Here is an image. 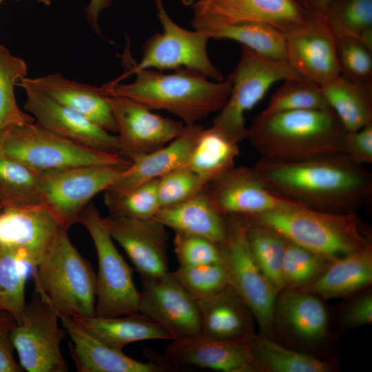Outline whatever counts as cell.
<instances>
[{
  "label": "cell",
  "mask_w": 372,
  "mask_h": 372,
  "mask_svg": "<svg viewBox=\"0 0 372 372\" xmlns=\"http://www.w3.org/2000/svg\"><path fill=\"white\" fill-rule=\"evenodd\" d=\"M112 0H90L85 9L87 20L92 29L99 36L101 31L99 25V17L101 12L109 6Z\"/></svg>",
  "instance_id": "obj_49"
},
{
  "label": "cell",
  "mask_w": 372,
  "mask_h": 372,
  "mask_svg": "<svg viewBox=\"0 0 372 372\" xmlns=\"http://www.w3.org/2000/svg\"><path fill=\"white\" fill-rule=\"evenodd\" d=\"M62 228L42 205L4 207L0 211V243L14 249L32 269L52 249Z\"/></svg>",
  "instance_id": "obj_16"
},
{
  "label": "cell",
  "mask_w": 372,
  "mask_h": 372,
  "mask_svg": "<svg viewBox=\"0 0 372 372\" xmlns=\"http://www.w3.org/2000/svg\"><path fill=\"white\" fill-rule=\"evenodd\" d=\"M203 129L196 123L185 125L183 132L171 142L132 161L106 190L125 192L174 169L186 167Z\"/></svg>",
  "instance_id": "obj_23"
},
{
  "label": "cell",
  "mask_w": 372,
  "mask_h": 372,
  "mask_svg": "<svg viewBox=\"0 0 372 372\" xmlns=\"http://www.w3.org/2000/svg\"><path fill=\"white\" fill-rule=\"evenodd\" d=\"M106 96L116 125L120 154L131 162L165 146L184 129L181 122L154 114L133 99Z\"/></svg>",
  "instance_id": "obj_14"
},
{
  "label": "cell",
  "mask_w": 372,
  "mask_h": 372,
  "mask_svg": "<svg viewBox=\"0 0 372 372\" xmlns=\"http://www.w3.org/2000/svg\"><path fill=\"white\" fill-rule=\"evenodd\" d=\"M330 262L320 255L287 240L282 269L284 289H298L311 284Z\"/></svg>",
  "instance_id": "obj_40"
},
{
  "label": "cell",
  "mask_w": 372,
  "mask_h": 372,
  "mask_svg": "<svg viewBox=\"0 0 372 372\" xmlns=\"http://www.w3.org/2000/svg\"><path fill=\"white\" fill-rule=\"evenodd\" d=\"M345 154L357 164L372 163V123L357 131L347 132Z\"/></svg>",
  "instance_id": "obj_47"
},
{
  "label": "cell",
  "mask_w": 372,
  "mask_h": 372,
  "mask_svg": "<svg viewBox=\"0 0 372 372\" xmlns=\"http://www.w3.org/2000/svg\"><path fill=\"white\" fill-rule=\"evenodd\" d=\"M285 36L286 61L300 76L323 85L340 75L337 39L323 14Z\"/></svg>",
  "instance_id": "obj_18"
},
{
  "label": "cell",
  "mask_w": 372,
  "mask_h": 372,
  "mask_svg": "<svg viewBox=\"0 0 372 372\" xmlns=\"http://www.w3.org/2000/svg\"><path fill=\"white\" fill-rule=\"evenodd\" d=\"M276 298L273 327L276 325L293 339L307 344L324 340L329 317L316 295L298 289H283Z\"/></svg>",
  "instance_id": "obj_24"
},
{
  "label": "cell",
  "mask_w": 372,
  "mask_h": 372,
  "mask_svg": "<svg viewBox=\"0 0 372 372\" xmlns=\"http://www.w3.org/2000/svg\"><path fill=\"white\" fill-rule=\"evenodd\" d=\"M172 274L195 300L210 296L229 285L227 271L222 262L194 266L180 265Z\"/></svg>",
  "instance_id": "obj_42"
},
{
  "label": "cell",
  "mask_w": 372,
  "mask_h": 372,
  "mask_svg": "<svg viewBox=\"0 0 372 372\" xmlns=\"http://www.w3.org/2000/svg\"><path fill=\"white\" fill-rule=\"evenodd\" d=\"M153 218L175 233L204 237L218 245L227 234L226 217L211 202L207 187L182 203L161 207Z\"/></svg>",
  "instance_id": "obj_27"
},
{
  "label": "cell",
  "mask_w": 372,
  "mask_h": 372,
  "mask_svg": "<svg viewBox=\"0 0 372 372\" xmlns=\"http://www.w3.org/2000/svg\"><path fill=\"white\" fill-rule=\"evenodd\" d=\"M154 3L163 32L150 37L144 44L141 61L111 83H118L142 70L163 72L180 68L194 70L216 81L223 80V75L208 56V34L178 25L168 14L163 0H154Z\"/></svg>",
  "instance_id": "obj_9"
},
{
  "label": "cell",
  "mask_w": 372,
  "mask_h": 372,
  "mask_svg": "<svg viewBox=\"0 0 372 372\" xmlns=\"http://www.w3.org/2000/svg\"><path fill=\"white\" fill-rule=\"evenodd\" d=\"M194 30L240 23L271 25L284 34L306 23L313 16L296 0H196L191 6Z\"/></svg>",
  "instance_id": "obj_13"
},
{
  "label": "cell",
  "mask_w": 372,
  "mask_h": 372,
  "mask_svg": "<svg viewBox=\"0 0 372 372\" xmlns=\"http://www.w3.org/2000/svg\"><path fill=\"white\" fill-rule=\"evenodd\" d=\"M196 301L201 335L218 340H241L255 333L252 313L229 285Z\"/></svg>",
  "instance_id": "obj_26"
},
{
  "label": "cell",
  "mask_w": 372,
  "mask_h": 372,
  "mask_svg": "<svg viewBox=\"0 0 372 372\" xmlns=\"http://www.w3.org/2000/svg\"><path fill=\"white\" fill-rule=\"evenodd\" d=\"M0 158L19 162L39 171L88 165L131 164L120 154L77 143L34 122L12 125L0 131Z\"/></svg>",
  "instance_id": "obj_6"
},
{
  "label": "cell",
  "mask_w": 372,
  "mask_h": 372,
  "mask_svg": "<svg viewBox=\"0 0 372 372\" xmlns=\"http://www.w3.org/2000/svg\"><path fill=\"white\" fill-rule=\"evenodd\" d=\"M343 321L348 327L355 328L372 322V293L366 291L358 297L347 309Z\"/></svg>",
  "instance_id": "obj_48"
},
{
  "label": "cell",
  "mask_w": 372,
  "mask_h": 372,
  "mask_svg": "<svg viewBox=\"0 0 372 372\" xmlns=\"http://www.w3.org/2000/svg\"><path fill=\"white\" fill-rule=\"evenodd\" d=\"M62 228L50 252L32 269L40 289L60 316L95 315L96 275L91 264L71 242Z\"/></svg>",
  "instance_id": "obj_5"
},
{
  "label": "cell",
  "mask_w": 372,
  "mask_h": 372,
  "mask_svg": "<svg viewBox=\"0 0 372 372\" xmlns=\"http://www.w3.org/2000/svg\"><path fill=\"white\" fill-rule=\"evenodd\" d=\"M247 342L258 371L330 372L335 369L332 362L288 349L260 333H254Z\"/></svg>",
  "instance_id": "obj_31"
},
{
  "label": "cell",
  "mask_w": 372,
  "mask_h": 372,
  "mask_svg": "<svg viewBox=\"0 0 372 372\" xmlns=\"http://www.w3.org/2000/svg\"><path fill=\"white\" fill-rule=\"evenodd\" d=\"M323 15L336 39L372 32V0H331Z\"/></svg>",
  "instance_id": "obj_38"
},
{
  "label": "cell",
  "mask_w": 372,
  "mask_h": 372,
  "mask_svg": "<svg viewBox=\"0 0 372 372\" xmlns=\"http://www.w3.org/2000/svg\"><path fill=\"white\" fill-rule=\"evenodd\" d=\"M372 282V245L331 261L320 277L298 290L324 299L353 294Z\"/></svg>",
  "instance_id": "obj_28"
},
{
  "label": "cell",
  "mask_w": 372,
  "mask_h": 372,
  "mask_svg": "<svg viewBox=\"0 0 372 372\" xmlns=\"http://www.w3.org/2000/svg\"><path fill=\"white\" fill-rule=\"evenodd\" d=\"M103 222L112 238L123 249L141 277L169 271L167 254L169 234L154 218H134L110 215Z\"/></svg>",
  "instance_id": "obj_19"
},
{
  "label": "cell",
  "mask_w": 372,
  "mask_h": 372,
  "mask_svg": "<svg viewBox=\"0 0 372 372\" xmlns=\"http://www.w3.org/2000/svg\"><path fill=\"white\" fill-rule=\"evenodd\" d=\"M239 153L238 143L212 127L204 128L190 153L185 167L209 184L234 166Z\"/></svg>",
  "instance_id": "obj_32"
},
{
  "label": "cell",
  "mask_w": 372,
  "mask_h": 372,
  "mask_svg": "<svg viewBox=\"0 0 372 372\" xmlns=\"http://www.w3.org/2000/svg\"><path fill=\"white\" fill-rule=\"evenodd\" d=\"M18 322L11 314L0 311V372H21L14 356L12 333Z\"/></svg>",
  "instance_id": "obj_46"
},
{
  "label": "cell",
  "mask_w": 372,
  "mask_h": 372,
  "mask_svg": "<svg viewBox=\"0 0 372 372\" xmlns=\"http://www.w3.org/2000/svg\"><path fill=\"white\" fill-rule=\"evenodd\" d=\"M92 336L118 350L128 344L149 340H172L160 325L140 313L116 317L93 316L73 318Z\"/></svg>",
  "instance_id": "obj_29"
},
{
  "label": "cell",
  "mask_w": 372,
  "mask_h": 372,
  "mask_svg": "<svg viewBox=\"0 0 372 372\" xmlns=\"http://www.w3.org/2000/svg\"><path fill=\"white\" fill-rule=\"evenodd\" d=\"M243 217L247 222V239L251 254L278 295L284 289L282 269L287 240L273 229Z\"/></svg>",
  "instance_id": "obj_33"
},
{
  "label": "cell",
  "mask_w": 372,
  "mask_h": 372,
  "mask_svg": "<svg viewBox=\"0 0 372 372\" xmlns=\"http://www.w3.org/2000/svg\"><path fill=\"white\" fill-rule=\"evenodd\" d=\"M227 78L231 92L211 127L239 144L248 136L245 114L262 100L271 86L278 81L302 77L286 61L264 56L242 45L240 59Z\"/></svg>",
  "instance_id": "obj_7"
},
{
  "label": "cell",
  "mask_w": 372,
  "mask_h": 372,
  "mask_svg": "<svg viewBox=\"0 0 372 372\" xmlns=\"http://www.w3.org/2000/svg\"><path fill=\"white\" fill-rule=\"evenodd\" d=\"M245 217L273 229L289 241L330 262L371 245L369 230L357 212L322 211L293 202Z\"/></svg>",
  "instance_id": "obj_4"
},
{
  "label": "cell",
  "mask_w": 372,
  "mask_h": 372,
  "mask_svg": "<svg viewBox=\"0 0 372 372\" xmlns=\"http://www.w3.org/2000/svg\"><path fill=\"white\" fill-rule=\"evenodd\" d=\"M347 131L331 109L258 114L248 127L260 158L296 161L345 154Z\"/></svg>",
  "instance_id": "obj_2"
},
{
  "label": "cell",
  "mask_w": 372,
  "mask_h": 372,
  "mask_svg": "<svg viewBox=\"0 0 372 372\" xmlns=\"http://www.w3.org/2000/svg\"><path fill=\"white\" fill-rule=\"evenodd\" d=\"M104 202L110 215L134 218H153L161 208L157 179L123 193L105 191Z\"/></svg>",
  "instance_id": "obj_41"
},
{
  "label": "cell",
  "mask_w": 372,
  "mask_h": 372,
  "mask_svg": "<svg viewBox=\"0 0 372 372\" xmlns=\"http://www.w3.org/2000/svg\"><path fill=\"white\" fill-rule=\"evenodd\" d=\"M207 185L185 167L169 172L157 179L160 206L164 207L182 203L201 192Z\"/></svg>",
  "instance_id": "obj_43"
},
{
  "label": "cell",
  "mask_w": 372,
  "mask_h": 372,
  "mask_svg": "<svg viewBox=\"0 0 372 372\" xmlns=\"http://www.w3.org/2000/svg\"><path fill=\"white\" fill-rule=\"evenodd\" d=\"M196 0H181L183 5L185 6H191Z\"/></svg>",
  "instance_id": "obj_51"
},
{
  "label": "cell",
  "mask_w": 372,
  "mask_h": 372,
  "mask_svg": "<svg viewBox=\"0 0 372 372\" xmlns=\"http://www.w3.org/2000/svg\"><path fill=\"white\" fill-rule=\"evenodd\" d=\"M321 87L329 107L347 132L372 123V83H358L340 75Z\"/></svg>",
  "instance_id": "obj_30"
},
{
  "label": "cell",
  "mask_w": 372,
  "mask_h": 372,
  "mask_svg": "<svg viewBox=\"0 0 372 372\" xmlns=\"http://www.w3.org/2000/svg\"><path fill=\"white\" fill-rule=\"evenodd\" d=\"M41 171L0 158V202L3 207L41 205Z\"/></svg>",
  "instance_id": "obj_35"
},
{
  "label": "cell",
  "mask_w": 372,
  "mask_h": 372,
  "mask_svg": "<svg viewBox=\"0 0 372 372\" xmlns=\"http://www.w3.org/2000/svg\"><path fill=\"white\" fill-rule=\"evenodd\" d=\"M59 315L42 291L35 287L11 339L19 363L28 372H65L61 351L66 331L59 325Z\"/></svg>",
  "instance_id": "obj_11"
},
{
  "label": "cell",
  "mask_w": 372,
  "mask_h": 372,
  "mask_svg": "<svg viewBox=\"0 0 372 372\" xmlns=\"http://www.w3.org/2000/svg\"><path fill=\"white\" fill-rule=\"evenodd\" d=\"M227 234L219 245L229 285L247 305L260 333L272 338L277 293L255 262L247 239V222L240 215L225 216Z\"/></svg>",
  "instance_id": "obj_10"
},
{
  "label": "cell",
  "mask_w": 372,
  "mask_h": 372,
  "mask_svg": "<svg viewBox=\"0 0 372 372\" xmlns=\"http://www.w3.org/2000/svg\"><path fill=\"white\" fill-rule=\"evenodd\" d=\"M141 278L142 291L138 313L163 327L172 340L200 334L196 301L180 285L172 272Z\"/></svg>",
  "instance_id": "obj_15"
},
{
  "label": "cell",
  "mask_w": 372,
  "mask_h": 372,
  "mask_svg": "<svg viewBox=\"0 0 372 372\" xmlns=\"http://www.w3.org/2000/svg\"><path fill=\"white\" fill-rule=\"evenodd\" d=\"M16 85L22 87L26 93L24 109L36 123L44 128L90 148L120 154L116 135L103 129L83 114L54 101L22 79Z\"/></svg>",
  "instance_id": "obj_17"
},
{
  "label": "cell",
  "mask_w": 372,
  "mask_h": 372,
  "mask_svg": "<svg viewBox=\"0 0 372 372\" xmlns=\"http://www.w3.org/2000/svg\"><path fill=\"white\" fill-rule=\"evenodd\" d=\"M329 108L321 85L304 78H289L272 94L267 107L261 113Z\"/></svg>",
  "instance_id": "obj_39"
},
{
  "label": "cell",
  "mask_w": 372,
  "mask_h": 372,
  "mask_svg": "<svg viewBox=\"0 0 372 372\" xmlns=\"http://www.w3.org/2000/svg\"><path fill=\"white\" fill-rule=\"evenodd\" d=\"M336 39L340 75L358 83H372V50L353 37Z\"/></svg>",
  "instance_id": "obj_44"
},
{
  "label": "cell",
  "mask_w": 372,
  "mask_h": 372,
  "mask_svg": "<svg viewBox=\"0 0 372 372\" xmlns=\"http://www.w3.org/2000/svg\"><path fill=\"white\" fill-rule=\"evenodd\" d=\"M174 245L180 265L194 266L221 262L219 245L206 238L175 233Z\"/></svg>",
  "instance_id": "obj_45"
},
{
  "label": "cell",
  "mask_w": 372,
  "mask_h": 372,
  "mask_svg": "<svg viewBox=\"0 0 372 372\" xmlns=\"http://www.w3.org/2000/svg\"><path fill=\"white\" fill-rule=\"evenodd\" d=\"M254 167L272 192L315 210L357 212L372 195L371 173L346 154L296 161L260 158Z\"/></svg>",
  "instance_id": "obj_1"
},
{
  "label": "cell",
  "mask_w": 372,
  "mask_h": 372,
  "mask_svg": "<svg viewBox=\"0 0 372 372\" xmlns=\"http://www.w3.org/2000/svg\"><path fill=\"white\" fill-rule=\"evenodd\" d=\"M22 80L106 131L116 133L112 110L101 87L71 81L58 72L36 78L24 77Z\"/></svg>",
  "instance_id": "obj_25"
},
{
  "label": "cell",
  "mask_w": 372,
  "mask_h": 372,
  "mask_svg": "<svg viewBox=\"0 0 372 372\" xmlns=\"http://www.w3.org/2000/svg\"><path fill=\"white\" fill-rule=\"evenodd\" d=\"M29 267L14 249L0 243V311L11 314L18 322L26 305Z\"/></svg>",
  "instance_id": "obj_36"
},
{
  "label": "cell",
  "mask_w": 372,
  "mask_h": 372,
  "mask_svg": "<svg viewBox=\"0 0 372 372\" xmlns=\"http://www.w3.org/2000/svg\"><path fill=\"white\" fill-rule=\"evenodd\" d=\"M3 0H0V4L1 3V2L3 1ZM40 3H42L45 5H50L51 1L50 0H37Z\"/></svg>",
  "instance_id": "obj_52"
},
{
  "label": "cell",
  "mask_w": 372,
  "mask_h": 372,
  "mask_svg": "<svg viewBox=\"0 0 372 372\" xmlns=\"http://www.w3.org/2000/svg\"><path fill=\"white\" fill-rule=\"evenodd\" d=\"M134 74L136 77L132 83L109 82L101 88L107 95L133 99L151 110H165L182 119L185 125L196 123L218 112L231 89L228 78L213 81L186 68L172 73L142 70Z\"/></svg>",
  "instance_id": "obj_3"
},
{
  "label": "cell",
  "mask_w": 372,
  "mask_h": 372,
  "mask_svg": "<svg viewBox=\"0 0 372 372\" xmlns=\"http://www.w3.org/2000/svg\"><path fill=\"white\" fill-rule=\"evenodd\" d=\"M62 327L70 338L68 343L71 356L79 372H161L166 367L160 362L136 360L122 350L101 342L72 318L60 316Z\"/></svg>",
  "instance_id": "obj_22"
},
{
  "label": "cell",
  "mask_w": 372,
  "mask_h": 372,
  "mask_svg": "<svg viewBox=\"0 0 372 372\" xmlns=\"http://www.w3.org/2000/svg\"><path fill=\"white\" fill-rule=\"evenodd\" d=\"M27 72L24 60L12 54L0 43V131L35 121L30 114L19 108L14 94L16 83L25 77Z\"/></svg>",
  "instance_id": "obj_37"
},
{
  "label": "cell",
  "mask_w": 372,
  "mask_h": 372,
  "mask_svg": "<svg viewBox=\"0 0 372 372\" xmlns=\"http://www.w3.org/2000/svg\"><path fill=\"white\" fill-rule=\"evenodd\" d=\"M78 223L88 231L98 257L95 316L116 317L138 313L140 291L134 282L133 269L118 251L93 203L85 207Z\"/></svg>",
  "instance_id": "obj_8"
},
{
  "label": "cell",
  "mask_w": 372,
  "mask_h": 372,
  "mask_svg": "<svg viewBox=\"0 0 372 372\" xmlns=\"http://www.w3.org/2000/svg\"><path fill=\"white\" fill-rule=\"evenodd\" d=\"M128 166L81 165L41 171V205L69 229L97 194L105 192Z\"/></svg>",
  "instance_id": "obj_12"
},
{
  "label": "cell",
  "mask_w": 372,
  "mask_h": 372,
  "mask_svg": "<svg viewBox=\"0 0 372 372\" xmlns=\"http://www.w3.org/2000/svg\"><path fill=\"white\" fill-rule=\"evenodd\" d=\"M310 13L324 14L331 0H296Z\"/></svg>",
  "instance_id": "obj_50"
},
{
  "label": "cell",
  "mask_w": 372,
  "mask_h": 372,
  "mask_svg": "<svg viewBox=\"0 0 372 372\" xmlns=\"http://www.w3.org/2000/svg\"><path fill=\"white\" fill-rule=\"evenodd\" d=\"M207 191L216 208L224 216H254L293 202L268 189L254 167L233 166L210 182Z\"/></svg>",
  "instance_id": "obj_20"
},
{
  "label": "cell",
  "mask_w": 372,
  "mask_h": 372,
  "mask_svg": "<svg viewBox=\"0 0 372 372\" xmlns=\"http://www.w3.org/2000/svg\"><path fill=\"white\" fill-rule=\"evenodd\" d=\"M3 205L1 204V203L0 202V211H1V209H3Z\"/></svg>",
  "instance_id": "obj_53"
},
{
  "label": "cell",
  "mask_w": 372,
  "mask_h": 372,
  "mask_svg": "<svg viewBox=\"0 0 372 372\" xmlns=\"http://www.w3.org/2000/svg\"><path fill=\"white\" fill-rule=\"evenodd\" d=\"M203 32L210 39L233 40L264 56L286 61L285 36L271 25L247 23L216 26Z\"/></svg>",
  "instance_id": "obj_34"
},
{
  "label": "cell",
  "mask_w": 372,
  "mask_h": 372,
  "mask_svg": "<svg viewBox=\"0 0 372 372\" xmlns=\"http://www.w3.org/2000/svg\"><path fill=\"white\" fill-rule=\"evenodd\" d=\"M165 359L176 366L223 372H257L247 339L218 340L199 334L171 340Z\"/></svg>",
  "instance_id": "obj_21"
}]
</instances>
